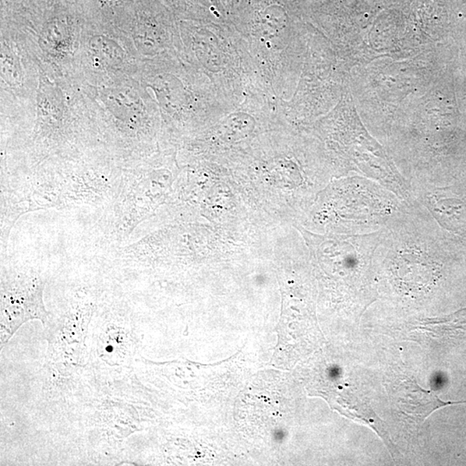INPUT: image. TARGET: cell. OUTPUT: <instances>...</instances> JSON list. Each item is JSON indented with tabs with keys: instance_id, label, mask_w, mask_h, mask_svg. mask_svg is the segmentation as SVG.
I'll use <instances>...</instances> for the list:
<instances>
[{
	"instance_id": "6da1fadb",
	"label": "cell",
	"mask_w": 466,
	"mask_h": 466,
	"mask_svg": "<svg viewBox=\"0 0 466 466\" xmlns=\"http://www.w3.org/2000/svg\"><path fill=\"white\" fill-rule=\"evenodd\" d=\"M37 62L33 98L1 115L3 171L75 161L104 150L94 112L76 78Z\"/></svg>"
},
{
	"instance_id": "7a4b0ae2",
	"label": "cell",
	"mask_w": 466,
	"mask_h": 466,
	"mask_svg": "<svg viewBox=\"0 0 466 466\" xmlns=\"http://www.w3.org/2000/svg\"><path fill=\"white\" fill-rule=\"evenodd\" d=\"M24 171L23 184L3 191L19 216L47 208L105 207L118 194L123 175V169L104 150Z\"/></svg>"
},
{
	"instance_id": "3957f363",
	"label": "cell",
	"mask_w": 466,
	"mask_h": 466,
	"mask_svg": "<svg viewBox=\"0 0 466 466\" xmlns=\"http://www.w3.org/2000/svg\"><path fill=\"white\" fill-rule=\"evenodd\" d=\"M77 81L94 112L105 153L122 169L143 162L147 110L139 78L98 85Z\"/></svg>"
},
{
	"instance_id": "277c9868",
	"label": "cell",
	"mask_w": 466,
	"mask_h": 466,
	"mask_svg": "<svg viewBox=\"0 0 466 466\" xmlns=\"http://www.w3.org/2000/svg\"><path fill=\"white\" fill-rule=\"evenodd\" d=\"M142 60L132 42L119 28L83 24L76 79L98 85L137 76Z\"/></svg>"
},
{
	"instance_id": "5b68a950",
	"label": "cell",
	"mask_w": 466,
	"mask_h": 466,
	"mask_svg": "<svg viewBox=\"0 0 466 466\" xmlns=\"http://www.w3.org/2000/svg\"><path fill=\"white\" fill-rule=\"evenodd\" d=\"M45 282L40 272L33 268H10L2 271V345L27 321L47 322L49 313L42 300Z\"/></svg>"
},
{
	"instance_id": "8992f818",
	"label": "cell",
	"mask_w": 466,
	"mask_h": 466,
	"mask_svg": "<svg viewBox=\"0 0 466 466\" xmlns=\"http://www.w3.org/2000/svg\"><path fill=\"white\" fill-rule=\"evenodd\" d=\"M83 24L69 16L55 17L24 31L38 60L63 76L76 77Z\"/></svg>"
},
{
	"instance_id": "52a82bcc",
	"label": "cell",
	"mask_w": 466,
	"mask_h": 466,
	"mask_svg": "<svg viewBox=\"0 0 466 466\" xmlns=\"http://www.w3.org/2000/svg\"><path fill=\"white\" fill-rule=\"evenodd\" d=\"M388 395L395 411L408 425L419 427L437 409L449 405L466 404L462 402H444L432 392L422 390L415 380L395 374L387 384Z\"/></svg>"
},
{
	"instance_id": "ba28073f",
	"label": "cell",
	"mask_w": 466,
	"mask_h": 466,
	"mask_svg": "<svg viewBox=\"0 0 466 466\" xmlns=\"http://www.w3.org/2000/svg\"><path fill=\"white\" fill-rule=\"evenodd\" d=\"M395 268L397 280L409 288L425 287L435 279L434 266L421 253H404L399 257Z\"/></svg>"
},
{
	"instance_id": "9c48e42d",
	"label": "cell",
	"mask_w": 466,
	"mask_h": 466,
	"mask_svg": "<svg viewBox=\"0 0 466 466\" xmlns=\"http://www.w3.org/2000/svg\"><path fill=\"white\" fill-rule=\"evenodd\" d=\"M119 1V0H97L98 7H100V9L101 10L107 9L108 7L114 6V3Z\"/></svg>"
}]
</instances>
